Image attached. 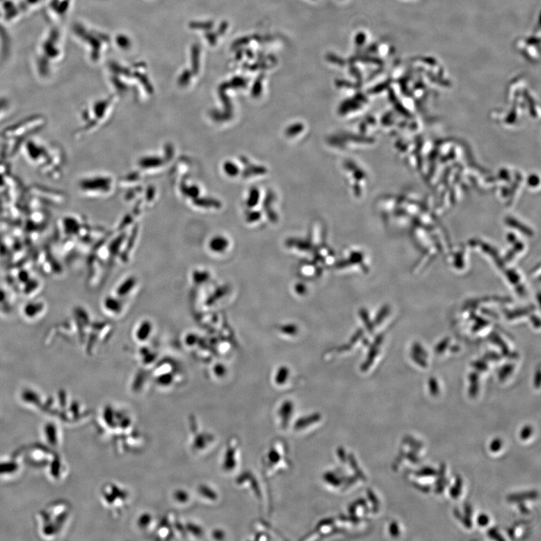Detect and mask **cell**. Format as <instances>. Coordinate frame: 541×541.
<instances>
[{
  "instance_id": "cell-1",
  "label": "cell",
  "mask_w": 541,
  "mask_h": 541,
  "mask_svg": "<svg viewBox=\"0 0 541 541\" xmlns=\"http://www.w3.org/2000/svg\"><path fill=\"white\" fill-rule=\"evenodd\" d=\"M64 33L60 25L51 24L35 46L33 56V69L35 76L42 81H49L63 60Z\"/></svg>"
},
{
  "instance_id": "cell-2",
  "label": "cell",
  "mask_w": 541,
  "mask_h": 541,
  "mask_svg": "<svg viewBox=\"0 0 541 541\" xmlns=\"http://www.w3.org/2000/svg\"><path fill=\"white\" fill-rule=\"evenodd\" d=\"M21 152L25 161L42 175L52 179L60 178L65 156L58 145L43 138H31Z\"/></svg>"
},
{
  "instance_id": "cell-3",
  "label": "cell",
  "mask_w": 541,
  "mask_h": 541,
  "mask_svg": "<svg viewBox=\"0 0 541 541\" xmlns=\"http://www.w3.org/2000/svg\"><path fill=\"white\" fill-rule=\"evenodd\" d=\"M72 0H46L43 7L47 19L53 25H60L67 19Z\"/></svg>"
},
{
  "instance_id": "cell-4",
  "label": "cell",
  "mask_w": 541,
  "mask_h": 541,
  "mask_svg": "<svg viewBox=\"0 0 541 541\" xmlns=\"http://www.w3.org/2000/svg\"><path fill=\"white\" fill-rule=\"evenodd\" d=\"M13 99L3 92H0V123L3 122L13 113Z\"/></svg>"
},
{
  "instance_id": "cell-5",
  "label": "cell",
  "mask_w": 541,
  "mask_h": 541,
  "mask_svg": "<svg viewBox=\"0 0 541 541\" xmlns=\"http://www.w3.org/2000/svg\"><path fill=\"white\" fill-rule=\"evenodd\" d=\"M18 1L24 15L38 11L45 3V0H18Z\"/></svg>"
},
{
  "instance_id": "cell-6",
  "label": "cell",
  "mask_w": 541,
  "mask_h": 541,
  "mask_svg": "<svg viewBox=\"0 0 541 541\" xmlns=\"http://www.w3.org/2000/svg\"><path fill=\"white\" fill-rule=\"evenodd\" d=\"M539 496L538 492L536 490L526 491L517 494H512L508 497V501L511 503L524 502L528 500H536Z\"/></svg>"
},
{
  "instance_id": "cell-7",
  "label": "cell",
  "mask_w": 541,
  "mask_h": 541,
  "mask_svg": "<svg viewBox=\"0 0 541 541\" xmlns=\"http://www.w3.org/2000/svg\"><path fill=\"white\" fill-rule=\"evenodd\" d=\"M469 380L471 382V387L469 388V394L471 398H475L479 393V376L478 373H471L469 376Z\"/></svg>"
},
{
  "instance_id": "cell-8",
  "label": "cell",
  "mask_w": 541,
  "mask_h": 541,
  "mask_svg": "<svg viewBox=\"0 0 541 541\" xmlns=\"http://www.w3.org/2000/svg\"><path fill=\"white\" fill-rule=\"evenodd\" d=\"M463 481L460 475H457L455 484L450 489V495L453 499H458L462 493Z\"/></svg>"
},
{
  "instance_id": "cell-9",
  "label": "cell",
  "mask_w": 541,
  "mask_h": 541,
  "mask_svg": "<svg viewBox=\"0 0 541 541\" xmlns=\"http://www.w3.org/2000/svg\"><path fill=\"white\" fill-rule=\"evenodd\" d=\"M437 471L432 467H428V466L415 472L416 477L419 478L437 477Z\"/></svg>"
},
{
  "instance_id": "cell-10",
  "label": "cell",
  "mask_w": 541,
  "mask_h": 541,
  "mask_svg": "<svg viewBox=\"0 0 541 541\" xmlns=\"http://www.w3.org/2000/svg\"><path fill=\"white\" fill-rule=\"evenodd\" d=\"M3 24L0 22V58L4 57V55L7 51V35L4 33L3 28Z\"/></svg>"
},
{
  "instance_id": "cell-11",
  "label": "cell",
  "mask_w": 541,
  "mask_h": 541,
  "mask_svg": "<svg viewBox=\"0 0 541 541\" xmlns=\"http://www.w3.org/2000/svg\"><path fill=\"white\" fill-rule=\"evenodd\" d=\"M515 369L514 365H506L503 366L501 371H499V378L500 380L503 381L506 380V378L511 374L512 371Z\"/></svg>"
},
{
  "instance_id": "cell-12",
  "label": "cell",
  "mask_w": 541,
  "mask_h": 541,
  "mask_svg": "<svg viewBox=\"0 0 541 541\" xmlns=\"http://www.w3.org/2000/svg\"><path fill=\"white\" fill-rule=\"evenodd\" d=\"M533 428L531 426H526L522 428L520 432V438L522 441H526L528 438L533 435Z\"/></svg>"
},
{
  "instance_id": "cell-13",
  "label": "cell",
  "mask_w": 541,
  "mask_h": 541,
  "mask_svg": "<svg viewBox=\"0 0 541 541\" xmlns=\"http://www.w3.org/2000/svg\"><path fill=\"white\" fill-rule=\"evenodd\" d=\"M429 390L432 396H436L439 394V387L435 378H431L428 381Z\"/></svg>"
},
{
  "instance_id": "cell-14",
  "label": "cell",
  "mask_w": 541,
  "mask_h": 541,
  "mask_svg": "<svg viewBox=\"0 0 541 541\" xmlns=\"http://www.w3.org/2000/svg\"><path fill=\"white\" fill-rule=\"evenodd\" d=\"M503 442L500 438H496L492 441L490 445V449L492 453H498L502 449Z\"/></svg>"
},
{
  "instance_id": "cell-15",
  "label": "cell",
  "mask_w": 541,
  "mask_h": 541,
  "mask_svg": "<svg viewBox=\"0 0 541 541\" xmlns=\"http://www.w3.org/2000/svg\"><path fill=\"white\" fill-rule=\"evenodd\" d=\"M487 535L490 538L493 540H496L499 541L505 540V538H503L499 533L497 528H490L487 531Z\"/></svg>"
},
{
  "instance_id": "cell-16",
  "label": "cell",
  "mask_w": 541,
  "mask_h": 541,
  "mask_svg": "<svg viewBox=\"0 0 541 541\" xmlns=\"http://www.w3.org/2000/svg\"><path fill=\"white\" fill-rule=\"evenodd\" d=\"M389 533L394 538L398 537L400 534V530L396 522H393L389 526Z\"/></svg>"
},
{
  "instance_id": "cell-17",
  "label": "cell",
  "mask_w": 541,
  "mask_h": 541,
  "mask_svg": "<svg viewBox=\"0 0 541 541\" xmlns=\"http://www.w3.org/2000/svg\"><path fill=\"white\" fill-rule=\"evenodd\" d=\"M477 521L480 526L485 527L490 524V517L486 514H481L478 516Z\"/></svg>"
},
{
  "instance_id": "cell-18",
  "label": "cell",
  "mask_w": 541,
  "mask_h": 541,
  "mask_svg": "<svg viewBox=\"0 0 541 541\" xmlns=\"http://www.w3.org/2000/svg\"><path fill=\"white\" fill-rule=\"evenodd\" d=\"M413 486L419 491H421L425 493L428 492L431 490L430 487L418 483H413Z\"/></svg>"
},
{
  "instance_id": "cell-19",
  "label": "cell",
  "mask_w": 541,
  "mask_h": 541,
  "mask_svg": "<svg viewBox=\"0 0 541 541\" xmlns=\"http://www.w3.org/2000/svg\"><path fill=\"white\" fill-rule=\"evenodd\" d=\"M473 366L474 369L480 371H486L488 369V366L482 362H476L473 364Z\"/></svg>"
},
{
  "instance_id": "cell-20",
  "label": "cell",
  "mask_w": 541,
  "mask_h": 541,
  "mask_svg": "<svg viewBox=\"0 0 541 541\" xmlns=\"http://www.w3.org/2000/svg\"><path fill=\"white\" fill-rule=\"evenodd\" d=\"M406 457L409 461L412 462L414 464H417L419 462L418 456L417 455L414 451L407 453Z\"/></svg>"
},
{
  "instance_id": "cell-21",
  "label": "cell",
  "mask_w": 541,
  "mask_h": 541,
  "mask_svg": "<svg viewBox=\"0 0 541 541\" xmlns=\"http://www.w3.org/2000/svg\"><path fill=\"white\" fill-rule=\"evenodd\" d=\"M465 516L469 518H471L473 515V508L470 503H465L464 506Z\"/></svg>"
},
{
  "instance_id": "cell-22",
  "label": "cell",
  "mask_w": 541,
  "mask_h": 541,
  "mask_svg": "<svg viewBox=\"0 0 541 541\" xmlns=\"http://www.w3.org/2000/svg\"><path fill=\"white\" fill-rule=\"evenodd\" d=\"M449 339H444L442 342H441L440 344H438V346L436 348V350L437 353H442L444 349L447 347V345H449Z\"/></svg>"
},
{
  "instance_id": "cell-23",
  "label": "cell",
  "mask_w": 541,
  "mask_h": 541,
  "mask_svg": "<svg viewBox=\"0 0 541 541\" xmlns=\"http://www.w3.org/2000/svg\"><path fill=\"white\" fill-rule=\"evenodd\" d=\"M509 279L510 280V282L512 283L518 282L519 281V276L517 273L515 272H510V273L508 275Z\"/></svg>"
},
{
  "instance_id": "cell-24",
  "label": "cell",
  "mask_w": 541,
  "mask_h": 541,
  "mask_svg": "<svg viewBox=\"0 0 541 541\" xmlns=\"http://www.w3.org/2000/svg\"><path fill=\"white\" fill-rule=\"evenodd\" d=\"M519 508L522 512V514L524 515H528L529 514V510L526 508V506L524 505V503L519 502Z\"/></svg>"
},
{
  "instance_id": "cell-25",
  "label": "cell",
  "mask_w": 541,
  "mask_h": 541,
  "mask_svg": "<svg viewBox=\"0 0 541 541\" xmlns=\"http://www.w3.org/2000/svg\"><path fill=\"white\" fill-rule=\"evenodd\" d=\"M540 371H538L537 372V374H536L535 378V381H534V385H535V387L536 388H539L540 387Z\"/></svg>"
},
{
  "instance_id": "cell-26",
  "label": "cell",
  "mask_w": 541,
  "mask_h": 541,
  "mask_svg": "<svg viewBox=\"0 0 541 541\" xmlns=\"http://www.w3.org/2000/svg\"><path fill=\"white\" fill-rule=\"evenodd\" d=\"M508 533L510 538L514 539L515 537V529L514 528H509L508 529Z\"/></svg>"
},
{
  "instance_id": "cell-27",
  "label": "cell",
  "mask_w": 541,
  "mask_h": 541,
  "mask_svg": "<svg viewBox=\"0 0 541 541\" xmlns=\"http://www.w3.org/2000/svg\"><path fill=\"white\" fill-rule=\"evenodd\" d=\"M0 1H1V0H0Z\"/></svg>"
}]
</instances>
